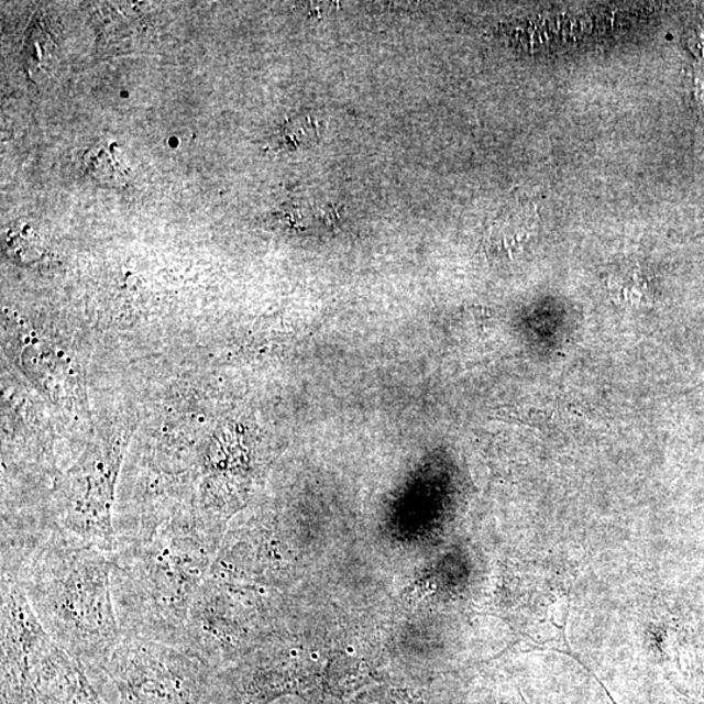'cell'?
I'll list each match as a JSON object with an SVG mask.
<instances>
[{
    "mask_svg": "<svg viewBox=\"0 0 704 704\" xmlns=\"http://www.w3.org/2000/svg\"><path fill=\"white\" fill-rule=\"evenodd\" d=\"M7 244H9V250L13 255L24 260L26 263H31L35 256H38L41 249L40 238L31 227L15 229L10 234Z\"/></svg>",
    "mask_w": 704,
    "mask_h": 704,
    "instance_id": "5",
    "label": "cell"
},
{
    "mask_svg": "<svg viewBox=\"0 0 704 704\" xmlns=\"http://www.w3.org/2000/svg\"><path fill=\"white\" fill-rule=\"evenodd\" d=\"M111 554L53 528L11 574L61 649L87 666L123 638L111 588Z\"/></svg>",
    "mask_w": 704,
    "mask_h": 704,
    "instance_id": "2",
    "label": "cell"
},
{
    "mask_svg": "<svg viewBox=\"0 0 704 704\" xmlns=\"http://www.w3.org/2000/svg\"><path fill=\"white\" fill-rule=\"evenodd\" d=\"M132 433L133 427L122 426L97 435L56 479L46 513L54 528L109 554L117 551L116 492Z\"/></svg>",
    "mask_w": 704,
    "mask_h": 704,
    "instance_id": "3",
    "label": "cell"
},
{
    "mask_svg": "<svg viewBox=\"0 0 704 704\" xmlns=\"http://www.w3.org/2000/svg\"><path fill=\"white\" fill-rule=\"evenodd\" d=\"M112 146L98 145L88 151L84 164L88 173L100 183L121 187L130 178V168L124 164L121 154L112 151Z\"/></svg>",
    "mask_w": 704,
    "mask_h": 704,
    "instance_id": "4",
    "label": "cell"
},
{
    "mask_svg": "<svg viewBox=\"0 0 704 704\" xmlns=\"http://www.w3.org/2000/svg\"><path fill=\"white\" fill-rule=\"evenodd\" d=\"M218 549L195 509L182 510L145 539L118 547L111 554V588L123 636L179 649Z\"/></svg>",
    "mask_w": 704,
    "mask_h": 704,
    "instance_id": "1",
    "label": "cell"
}]
</instances>
